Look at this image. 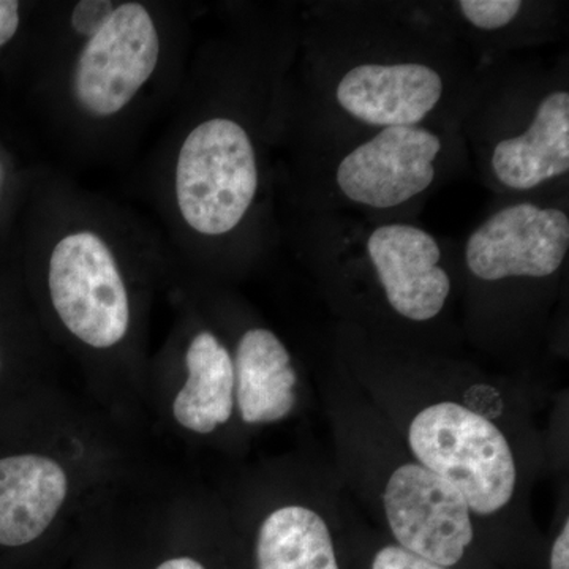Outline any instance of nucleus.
I'll return each mask as SVG.
<instances>
[{
  "label": "nucleus",
  "mask_w": 569,
  "mask_h": 569,
  "mask_svg": "<svg viewBox=\"0 0 569 569\" xmlns=\"http://www.w3.org/2000/svg\"><path fill=\"white\" fill-rule=\"evenodd\" d=\"M550 569H569V522L565 519L563 529L553 541L550 550Z\"/></svg>",
  "instance_id": "nucleus-18"
},
{
  "label": "nucleus",
  "mask_w": 569,
  "mask_h": 569,
  "mask_svg": "<svg viewBox=\"0 0 569 569\" xmlns=\"http://www.w3.org/2000/svg\"><path fill=\"white\" fill-rule=\"evenodd\" d=\"M10 171L7 168L6 160L0 156V204H2L3 198H6L7 187H9Z\"/></svg>",
  "instance_id": "nucleus-20"
},
{
  "label": "nucleus",
  "mask_w": 569,
  "mask_h": 569,
  "mask_svg": "<svg viewBox=\"0 0 569 569\" xmlns=\"http://www.w3.org/2000/svg\"><path fill=\"white\" fill-rule=\"evenodd\" d=\"M0 369H2V362H0Z\"/></svg>",
  "instance_id": "nucleus-21"
},
{
  "label": "nucleus",
  "mask_w": 569,
  "mask_h": 569,
  "mask_svg": "<svg viewBox=\"0 0 569 569\" xmlns=\"http://www.w3.org/2000/svg\"><path fill=\"white\" fill-rule=\"evenodd\" d=\"M280 86L260 44L193 47L138 183L148 216L190 274L263 249L271 179L264 146L283 122Z\"/></svg>",
  "instance_id": "nucleus-1"
},
{
  "label": "nucleus",
  "mask_w": 569,
  "mask_h": 569,
  "mask_svg": "<svg viewBox=\"0 0 569 569\" xmlns=\"http://www.w3.org/2000/svg\"><path fill=\"white\" fill-rule=\"evenodd\" d=\"M234 399L246 425H271L295 410L298 372L283 340L266 326H249L236 340Z\"/></svg>",
  "instance_id": "nucleus-12"
},
{
  "label": "nucleus",
  "mask_w": 569,
  "mask_h": 569,
  "mask_svg": "<svg viewBox=\"0 0 569 569\" xmlns=\"http://www.w3.org/2000/svg\"><path fill=\"white\" fill-rule=\"evenodd\" d=\"M37 31L41 110L51 148L74 164L129 159L174 102L193 21L167 0H61Z\"/></svg>",
  "instance_id": "nucleus-2"
},
{
  "label": "nucleus",
  "mask_w": 569,
  "mask_h": 569,
  "mask_svg": "<svg viewBox=\"0 0 569 569\" xmlns=\"http://www.w3.org/2000/svg\"><path fill=\"white\" fill-rule=\"evenodd\" d=\"M372 569H448L421 559L399 546H387L373 557Z\"/></svg>",
  "instance_id": "nucleus-16"
},
{
  "label": "nucleus",
  "mask_w": 569,
  "mask_h": 569,
  "mask_svg": "<svg viewBox=\"0 0 569 569\" xmlns=\"http://www.w3.org/2000/svg\"><path fill=\"white\" fill-rule=\"evenodd\" d=\"M568 252L567 209L519 200L501 206L471 231L463 261L479 282L545 280L559 274Z\"/></svg>",
  "instance_id": "nucleus-6"
},
{
  "label": "nucleus",
  "mask_w": 569,
  "mask_h": 569,
  "mask_svg": "<svg viewBox=\"0 0 569 569\" xmlns=\"http://www.w3.org/2000/svg\"><path fill=\"white\" fill-rule=\"evenodd\" d=\"M24 247L51 320L92 353L129 346L138 291L181 269L151 217L52 167L31 183Z\"/></svg>",
  "instance_id": "nucleus-3"
},
{
  "label": "nucleus",
  "mask_w": 569,
  "mask_h": 569,
  "mask_svg": "<svg viewBox=\"0 0 569 569\" xmlns=\"http://www.w3.org/2000/svg\"><path fill=\"white\" fill-rule=\"evenodd\" d=\"M447 142L429 126L387 127L340 157L335 186L351 204L403 208L436 186Z\"/></svg>",
  "instance_id": "nucleus-5"
},
{
  "label": "nucleus",
  "mask_w": 569,
  "mask_h": 569,
  "mask_svg": "<svg viewBox=\"0 0 569 569\" xmlns=\"http://www.w3.org/2000/svg\"><path fill=\"white\" fill-rule=\"evenodd\" d=\"M365 252L388 306L415 323L436 320L452 282L436 236L415 223L389 222L366 236Z\"/></svg>",
  "instance_id": "nucleus-9"
},
{
  "label": "nucleus",
  "mask_w": 569,
  "mask_h": 569,
  "mask_svg": "<svg viewBox=\"0 0 569 569\" xmlns=\"http://www.w3.org/2000/svg\"><path fill=\"white\" fill-rule=\"evenodd\" d=\"M257 569H339L326 520L302 505L269 512L258 530Z\"/></svg>",
  "instance_id": "nucleus-14"
},
{
  "label": "nucleus",
  "mask_w": 569,
  "mask_h": 569,
  "mask_svg": "<svg viewBox=\"0 0 569 569\" xmlns=\"http://www.w3.org/2000/svg\"><path fill=\"white\" fill-rule=\"evenodd\" d=\"M490 181L509 193H530L569 173V92L545 89L515 132H501L486 148Z\"/></svg>",
  "instance_id": "nucleus-10"
},
{
  "label": "nucleus",
  "mask_w": 569,
  "mask_h": 569,
  "mask_svg": "<svg viewBox=\"0 0 569 569\" xmlns=\"http://www.w3.org/2000/svg\"><path fill=\"white\" fill-rule=\"evenodd\" d=\"M407 440L417 462L455 486L473 515H496L515 497V452L485 415L449 400L432 403L411 419Z\"/></svg>",
  "instance_id": "nucleus-4"
},
{
  "label": "nucleus",
  "mask_w": 569,
  "mask_h": 569,
  "mask_svg": "<svg viewBox=\"0 0 569 569\" xmlns=\"http://www.w3.org/2000/svg\"><path fill=\"white\" fill-rule=\"evenodd\" d=\"M156 569H206L200 561L192 557H174V559L164 560Z\"/></svg>",
  "instance_id": "nucleus-19"
},
{
  "label": "nucleus",
  "mask_w": 569,
  "mask_h": 569,
  "mask_svg": "<svg viewBox=\"0 0 569 569\" xmlns=\"http://www.w3.org/2000/svg\"><path fill=\"white\" fill-rule=\"evenodd\" d=\"M381 500L397 546L421 559L451 568L473 542V512L466 497L421 463L397 467Z\"/></svg>",
  "instance_id": "nucleus-8"
},
{
  "label": "nucleus",
  "mask_w": 569,
  "mask_h": 569,
  "mask_svg": "<svg viewBox=\"0 0 569 569\" xmlns=\"http://www.w3.org/2000/svg\"><path fill=\"white\" fill-rule=\"evenodd\" d=\"M332 100L347 118L369 129L427 126L449 96V80L425 58L376 56L343 67Z\"/></svg>",
  "instance_id": "nucleus-7"
},
{
  "label": "nucleus",
  "mask_w": 569,
  "mask_h": 569,
  "mask_svg": "<svg viewBox=\"0 0 569 569\" xmlns=\"http://www.w3.org/2000/svg\"><path fill=\"white\" fill-rule=\"evenodd\" d=\"M186 381L173 402L176 422L208 436L227 425L234 411L233 351L209 326H194L182 346Z\"/></svg>",
  "instance_id": "nucleus-13"
},
{
  "label": "nucleus",
  "mask_w": 569,
  "mask_h": 569,
  "mask_svg": "<svg viewBox=\"0 0 569 569\" xmlns=\"http://www.w3.org/2000/svg\"><path fill=\"white\" fill-rule=\"evenodd\" d=\"M69 496V477L43 455L0 459V546L21 548L39 539Z\"/></svg>",
  "instance_id": "nucleus-11"
},
{
  "label": "nucleus",
  "mask_w": 569,
  "mask_h": 569,
  "mask_svg": "<svg viewBox=\"0 0 569 569\" xmlns=\"http://www.w3.org/2000/svg\"><path fill=\"white\" fill-rule=\"evenodd\" d=\"M26 7L17 0H0V51L20 36L26 21Z\"/></svg>",
  "instance_id": "nucleus-17"
},
{
  "label": "nucleus",
  "mask_w": 569,
  "mask_h": 569,
  "mask_svg": "<svg viewBox=\"0 0 569 569\" xmlns=\"http://www.w3.org/2000/svg\"><path fill=\"white\" fill-rule=\"evenodd\" d=\"M460 20L478 32H503L518 22L529 3L519 0H460L456 2Z\"/></svg>",
  "instance_id": "nucleus-15"
}]
</instances>
